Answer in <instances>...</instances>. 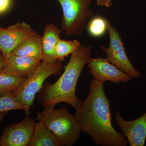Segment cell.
<instances>
[{
    "mask_svg": "<svg viewBox=\"0 0 146 146\" xmlns=\"http://www.w3.org/2000/svg\"><path fill=\"white\" fill-rule=\"evenodd\" d=\"M104 83L95 78L92 80L89 94L76 108L74 116L81 132L89 134L95 145L126 146L125 136L112 126L110 102L105 93Z\"/></svg>",
    "mask_w": 146,
    "mask_h": 146,
    "instance_id": "6da1fadb",
    "label": "cell"
},
{
    "mask_svg": "<svg viewBox=\"0 0 146 146\" xmlns=\"http://www.w3.org/2000/svg\"><path fill=\"white\" fill-rule=\"evenodd\" d=\"M92 46L81 45L71 54L68 64L64 67L61 76L53 84H48L43 89L39 101L45 108H54L58 104L65 103L75 109L82 101L76 95V87L83 68L89 62Z\"/></svg>",
    "mask_w": 146,
    "mask_h": 146,
    "instance_id": "7a4b0ae2",
    "label": "cell"
},
{
    "mask_svg": "<svg viewBox=\"0 0 146 146\" xmlns=\"http://www.w3.org/2000/svg\"><path fill=\"white\" fill-rule=\"evenodd\" d=\"M36 119L44 124L56 136L61 146H72L80 137V128L74 115L66 107L45 108L36 113Z\"/></svg>",
    "mask_w": 146,
    "mask_h": 146,
    "instance_id": "3957f363",
    "label": "cell"
},
{
    "mask_svg": "<svg viewBox=\"0 0 146 146\" xmlns=\"http://www.w3.org/2000/svg\"><path fill=\"white\" fill-rule=\"evenodd\" d=\"M62 62L52 63L42 61L38 68L22 86L12 91L14 97L23 106L25 114H29L33 106L36 94L42 89L46 80L50 76L58 74L62 68Z\"/></svg>",
    "mask_w": 146,
    "mask_h": 146,
    "instance_id": "277c9868",
    "label": "cell"
},
{
    "mask_svg": "<svg viewBox=\"0 0 146 146\" xmlns=\"http://www.w3.org/2000/svg\"><path fill=\"white\" fill-rule=\"evenodd\" d=\"M62 8L61 30L68 35H80L93 16L91 0H56Z\"/></svg>",
    "mask_w": 146,
    "mask_h": 146,
    "instance_id": "5b68a950",
    "label": "cell"
},
{
    "mask_svg": "<svg viewBox=\"0 0 146 146\" xmlns=\"http://www.w3.org/2000/svg\"><path fill=\"white\" fill-rule=\"evenodd\" d=\"M108 31L109 35L110 44L108 48H100L106 55L108 61L118 69L129 75L132 78H139L140 72L133 67L126 54L122 39L119 31L108 21Z\"/></svg>",
    "mask_w": 146,
    "mask_h": 146,
    "instance_id": "8992f818",
    "label": "cell"
},
{
    "mask_svg": "<svg viewBox=\"0 0 146 146\" xmlns=\"http://www.w3.org/2000/svg\"><path fill=\"white\" fill-rule=\"evenodd\" d=\"M35 122L25 114L23 121L6 127L1 137V146H29L34 132Z\"/></svg>",
    "mask_w": 146,
    "mask_h": 146,
    "instance_id": "52a82bcc",
    "label": "cell"
},
{
    "mask_svg": "<svg viewBox=\"0 0 146 146\" xmlns=\"http://www.w3.org/2000/svg\"><path fill=\"white\" fill-rule=\"evenodd\" d=\"M86 65L89 69V74L93 76L94 78L104 82L110 81L117 84L121 82L127 83L132 78L129 75L120 70L106 58L91 57Z\"/></svg>",
    "mask_w": 146,
    "mask_h": 146,
    "instance_id": "ba28073f",
    "label": "cell"
},
{
    "mask_svg": "<svg viewBox=\"0 0 146 146\" xmlns=\"http://www.w3.org/2000/svg\"><path fill=\"white\" fill-rule=\"evenodd\" d=\"M35 33L31 27L25 22H18L7 28L0 26V51L4 59L8 57L22 40Z\"/></svg>",
    "mask_w": 146,
    "mask_h": 146,
    "instance_id": "9c48e42d",
    "label": "cell"
},
{
    "mask_svg": "<svg viewBox=\"0 0 146 146\" xmlns=\"http://www.w3.org/2000/svg\"><path fill=\"white\" fill-rule=\"evenodd\" d=\"M116 123L122 131L130 146H144L146 138V112L136 119L128 121L119 112L115 117Z\"/></svg>",
    "mask_w": 146,
    "mask_h": 146,
    "instance_id": "30bf717a",
    "label": "cell"
},
{
    "mask_svg": "<svg viewBox=\"0 0 146 146\" xmlns=\"http://www.w3.org/2000/svg\"><path fill=\"white\" fill-rule=\"evenodd\" d=\"M41 62L34 58L12 54L5 59V68L8 70L26 79L36 71Z\"/></svg>",
    "mask_w": 146,
    "mask_h": 146,
    "instance_id": "8fae6325",
    "label": "cell"
},
{
    "mask_svg": "<svg viewBox=\"0 0 146 146\" xmlns=\"http://www.w3.org/2000/svg\"><path fill=\"white\" fill-rule=\"evenodd\" d=\"M61 30L52 23L46 24L44 34L41 37L42 61L52 63L58 59L55 54V48L60 39Z\"/></svg>",
    "mask_w": 146,
    "mask_h": 146,
    "instance_id": "7c38bea8",
    "label": "cell"
},
{
    "mask_svg": "<svg viewBox=\"0 0 146 146\" xmlns=\"http://www.w3.org/2000/svg\"><path fill=\"white\" fill-rule=\"evenodd\" d=\"M41 37L36 32L25 38L16 46L11 54L34 58L42 61Z\"/></svg>",
    "mask_w": 146,
    "mask_h": 146,
    "instance_id": "4fadbf2b",
    "label": "cell"
},
{
    "mask_svg": "<svg viewBox=\"0 0 146 146\" xmlns=\"http://www.w3.org/2000/svg\"><path fill=\"white\" fill-rule=\"evenodd\" d=\"M29 146H61L54 133L41 121L35 123Z\"/></svg>",
    "mask_w": 146,
    "mask_h": 146,
    "instance_id": "5bb4252c",
    "label": "cell"
},
{
    "mask_svg": "<svg viewBox=\"0 0 146 146\" xmlns=\"http://www.w3.org/2000/svg\"><path fill=\"white\" fill-rule=\"evenodd\" d=\"M26 80L5 68L0 70V97L18 89Z\"/></svg>",
    "mask_w": 146,
    "mask_h": 146,
    "instance_id": "9a60e30c",
    "label": "cell"
},
{
    "mask_svg": "<svg viewBox=\"0 0 146 146\" xmlns=\"http://www.w3.org/2000/svg\"><path fill=\"white\" fill-rule=\"evenodd\" d=\"M81 45L80 42L76 39L64 40L59 39L55 48L56 58L62 62L65 57L75 52Z\"/></svg>",
    "mask_w": 146,
    "mask_h": 146,
    "instance_id": "2e32d148",
    "label": "cell"
},
{
    "mask_svg": "<svg viewBox=\"0 0 146 146\" xmlns=\"http://www.w3.org/2000/svg\"><path fill=\"white\" fill-rule=\"evenodd\" d=\"M108 21L101 16L92 18L87 26V31L89 35L95 38L103 36L108 31Z\"/></svg>",
    "mask_w": 146,
    "mask_h": 146,
    "instance_id": "e0dca14e",
    "label": "cell"
},
{
    "mask_svg": "<svg viewBox=\"0 0 146 146\" xmlns=\"http://www.w3.org/2000/svg\"><path fill=\"white\" fill-rule=\"evenodd\" d=\"M16 110H24V108L11 92L0 97V112Z\"/></svg>",
    "mask_w": 146,
    "mask_h": 146,
    "instance_id": "ac0fdd59",
    "label": "cell"
},
{
    "mask_svg": "<svg viewBox=\"0 0 146 146\" xmlns=\"http://www.w3.org/2000/svg\"><path fill=\"white\" fill-rule=\"evenodd\" d=\"M12 0H0V14L5 13L10 8Z\"/></svg>",
    "mask_w": 146,
    "mask_h": 146,
    "instance_id": "d6986e66",
    "label": "cell"
},
{
    "mask_svg": "<svg viewBox=\"0 0 146 146\" xmlns=\"http://www.w3.org/2000/svg\"><path fill=\"white\" fill-rule=\"evenodd\" d=\"M97 5L101 7L109 8L112 5V0H96Z\"/></svg>",
    "mask_w": 146,
    "mask_h": 146,
    "instance_id": "ffe728a7",
    "label": "cell"
},
{
    "mask_svg": "<svg viewBox=\"0 0 146 146\" xmlns=\"http://www.w3.org/2000/svg\"><path fill=\"white\" fill-rule=\"evenodd\" d=\"M7 112H0V123H1V122L2 120H3V118L5 117V116L7 114ZM1 137L0 136V141H1Z\"/></svg>",
    "mask_w": 146,
    "mask_h": 146,
    "instance_id": "44dd1931",
    "label": "cell"
},
{
    "mask_svg": "<svg viewBox=\"0 0 146 146\" xmlns=\"http://www.w3.org/2000/svg\"><path fill=\"white\" fill-rule=\"evenodd\" d=\"M3 62H5L4 58L2 53L0 51V63H3Z\"/></svg>",
    "mask_w": 146,
    "mask_h": 146,
    "instance_id": "7402d4cb",
    "label": "cell"
},
{
    "mask_svg": "<svg viewBox=\"0 0 146 146\" xmlns=\"http://www.w3.org/2000/svg\"><path fill=\"white\" fill-rule=\"evenodd\" d=\"M5 68V62L0 63V70Z\"/></svg>",
    "mask_w": 146,
    "mask_h": 146,
    "instance_id": "603a6c76",
    "label": "cell"
}]
</instances>
